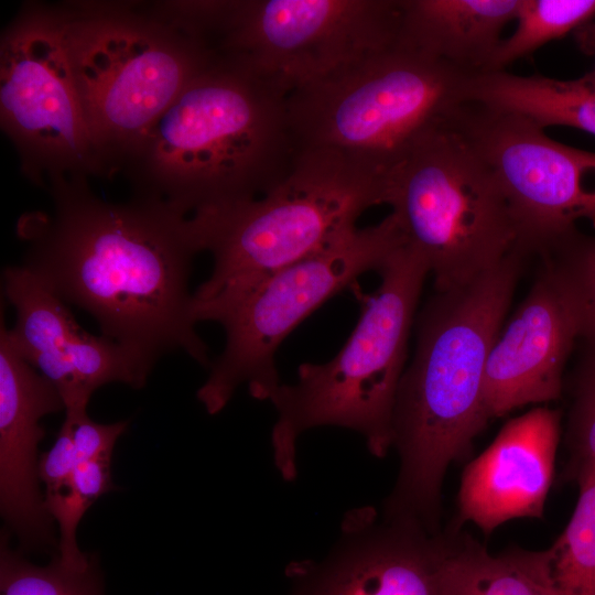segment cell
Masks as SVG:
<instances>
[{
    "mask_svg": "<svg viewBox=\"0 0 595 595\" xmlns=\"http://www.w3.org/2000/svg\"><path fill=\"white\" fill-rule=\"evenodd\" d=\"M527 257L519 250L461 288L436 293L418 316L415 351L392 420L399 473L382 516L439 534L448 466L490 420L485 371Z\"/></svg>",
    "mask_w": 595,
    "mask_h": 595,
    "instance_id": "obj_2",
    "label": "cell"
},
{
    "mask_svg": "<svg viewBox=\"0 0 595 595\" xmlns=\"http://www.w3.org/2000/svg\"><path fill=\"white\" fill-rule=\"evenodd\" d=\"M65 409L56 388L17 350L8 327L0 332V508L26 550L54 543L52 518L40 494V420Z\"/></svg>",
    "mask_w": 595,
    "mask_h": 595,
    "instance_id": "obj_16",
    "label": "cell"
},
{
    "mask_svg": "<svg viewBox=\"0 0 595 595\" xmlns=\"http://www.w3.org/2000/svg\"><path fill=\"white\" fill-rule=\"evenodd\" d=\"M583 342L584 351L573 379L567 424L570 477L581 467L595 464V340Z\"/></svg>",
    "mask_w": 595,
    "mask_h": 595,
    "instance_id": "obj_25",
    "label": "cell"
},
{
    "mask_svg": "<svg viewBox=\"0 0 595 595\" xmlns=\"http://www.w3.org/2000/svg\"><path fill=\"white\" fill-rule=\"evenodd\" d=\"M386 204V181L327 149L301 150L291 173L267 194L188 217L198 252L213 258L209 278L193 293L196 321L271 273L325 248Z\"/></svg>",
    "mask_w": 595,
    "mask_h": 595,
    "instance_id": "obj_5",
    "label": "cell"
},
{
    "mask_svg": "<svg viewBox=\"0 0 595 595\" xmlns=\"http://www.w3.org/2000/svg\"><path fill=\"white\" fill-rule=\"evenodd\" d=\"M560 432V412L544 405L507 422L462 474L458 522L489 534L509 520L542 518Z\"/></svg>",
    "mask_w": 595,
    "mask_h": 595,
    "instance_id": "obj_15",
    "label": "cell"
},
{
    "mask_svg": "<svg viewBox=\"0 0 595 595\" xmlns=\"http://www.w3.org/2000/svg\"><path fill=\"white\" fill-rule=\"evenodd\" d=\"M0 127L20 171L46 190L104 177L73 74L58 4L24 2L0 37Z\"/></svg>",
    "mask_w": 595,
    "mask_h": 595,
    "instance_id": "obj_11",
    "label": "cell"
},
{
    "mask_svg": "<svg viewBox=\"0 0 595 595\" xmlns=\"http://www.w3.org/2000/svg\"><path fill=\"white\" fill-rule=\"evenodd\" d=\"M429 273L423 258L404 242L379 270L375 292L351 289L360 314L337 355L322 364H301L295 382L277 389L270 399L277 411L271 446L284 480L298 476L299 437L314 428L353 430L374 456L388 454L409 336Z\"/></svg>",
    "mask_w": 595,
    "mask_h": 595,
    "instance_id": "obj_6",
    "label": "cell"
},
{
    "mask_svg": "<svg viewBox=\"0 0 595 595\" xmlns=\"http://www.w3.org/2000/svg\"><path fill=\"white\" fill-rule=\"evenodd\" d=\"M466 97L467 102L519 115L542 129L565 126L595 136V71L573 80L480 73L469 77Z\"/></svg>",
    "mask_w": 595,
    "mask_h": 595,
    "instance_id": "obj_20",
    "label": "cell"
},
{
    "mask_svg": "<svg viewBox=\"0 0 595 595\" xmlns=\"http://www.w3.org/2000/svg\"><path fill=\"white\" fill-rule=\"evenodd\" d=\"M440 534L353 509L328 553L288 564V595H440Z\"/></svg>",
    "mask_w": 595,
    "mask_h": 595,
    "instance_id": "obj_14",
    "label": "cell"
},
{
    "mask_svg": "<svg viewBox=\"0 0 595 595\" xmlns=\"http://www.w3.org/2000/svg\"><path fill=\"white\" fill-rule=\"evenodd\" d=\"M3 291L15 310L9 336L19 354L58 391L66 412L86 411L104 385L144 387L154 361L76 322L68 305L22 266L3 271Z\"/></svg>",
    "mask_w": 595,
    "mask_h": 595,
    "instance_id": "obj_13",
    "label": "cell"
},
{
    "mask_svg": "<svg viewBox=\"0 0 595 595\" xmlns=\"http://www.w3.org/2000/svg\"><path fill=\"white\" fill-rule=\"evenodd\" d=\"M57 4L85 118L109 180L215 56L166 0Z\"/></svg>",
    "mask_w": 595,
    "mask_h": 595,
    "instance_id": "obj_4",
    "label": "cell"
},
{
    "mask_svg": "<svg viewBox=\"0 0 595 595\" xmlns=\"http://www.w3.org/2000/svg\"><path fill=\"white\" fill-rule=\"evenodd\" d=\"M577 339L565 300L541 269L490 348L484 391L489 419L559 399L564 368Z\"/></svg>",
    "mask_w": 595,
    "mask_h": 595,
    "instance_id": "obj_17",
    "label": "cell"
},
{
    "mask_svg": "<svg viewBox=\"0 0 595 595\" xmlns=\"http://www.w3.org/2000/svg\"><path fill=\"white\" fill-rule=\"evenodd\" d=\"M80 461L69 426L64 421L52 447L39 458V478L45 485V490L66 482Z\"/></svg>",
    "mask_w": 595,
    "mask_h": 595,
    "instance_id": "obj_27",
    "label": "cell"
},
{
    "mask_svg": "<svg viewBox=\"0 0 595 595\" xmlns=\"http://www.w3.org/2000/svg\"><path fill=\"white\" fill-rule=\"evenodd\" d=\"M286 95L219 58L152 125L120 173L132 195L185 217L256 199L278 186L301 152Z\"/></svg>",
    "mask_w": 595,
    "mask_h": 595,
    "instance_id": "obj_3",
    "label": "cell"
},
{
    "mask_svg": "<svg viewBox=\"0 0 595 595\" xmlns=\"http://www.w3.org/2000/svg\"><path fill=\"white\" fill-rule=\"evenodd\" d=\"M440 595H556L545 550L491 554L466 533L440 534Z\"/></svg>",
    "mask_w": 595,
    "mask_h": 595,
    "instance_id": "obj_19",
    "label": "cell"
},
{
    "mask_svg": "<svg viewBox=\"0 0 595 595\" xmlns=\"http://www.w3.org/2000/svg\"><path fill=\"white\" fill-rule=\"evenodd\" d=\"M594 17L595 0H520L516 29L501 41L487 72L506 71L510 64Z\"/></svg>",
    "mask_w": 595,
    "mask_h": 595,
    "instance_id": "obj_23",
    "label": "cell"
},
{
    "mask_svg": "<svg viewBox=\"0 0 595 595\" xmlns=\"http://www.w3.org/2000/svg\"><path fill=\"white\" fill-rule=\"evenodd\" d=\"M82 461L111 457L117 440L128 428V421L102 424L93 421L87 411L66 412L64 420Z\"/></svg>",
    "mask_w": 595,
    "mask_h": 595,
    "instance_id": "obj_26",
    "label": "cell"
},
{
    "mask_svg": "<svg viewBox=\"0 0 595 595\" xmlns=\"http://www.w3.org/2000/svg\"><path fill=\"white\" fill-rule=\"evenodd\" d=\"M520 0H401L399 36L467 75L486 73Z\"/></svg>",
    "mask_w": 595,
    "mask_h": 595,
    "instance_id": "obj_18",
    "label": "cell"
},
{
    "mask_svg": "<svg viewBox=\"0 0 595 595\" xmlns=\"http://www.w3.org/2000/svg\"><path fill=\"white\" fill-rule=\"evenodd\" d=\"M467 75L407 43L391 45L290 93L300 150L327 149L385 181L467 102Z\"/></svg>",
    "mask_w": 595,
    "mask_h": 595,
    "instance_id": "obj_7",
    "label": "cell"
},
{
    "mask_svg": "<svg viewBox=\"0 0 595 595\" xmlns=\"http://www.w3.org/2000/svg\"><path fill=\"white\" fill-rule=\"evenodd\" d=\"M571 478L578 497L566 527L545 549L549 573L556 595H595V464Z\"/></svg>",
    "mask_w": 595,
    "mask_h": 595,
    "instance_id": "obj_21",
    "label": "cell"
},
{
    "mask_svg": "<svg viewBox=\"0 0 595 595\" xmlns=\"http://www.w3.org/2000/svg\"><path fill=\"white\" fill-rule=\"evenodd\" d=\"M177 13L216 57L286 96L399 37L401 0H177Z\"/></svg>",
    "mask_w": 595,
    "mask_h": 595,
    "instance_id": "obj_8",
    "label": "cell"
},
{
    "mask_svg": "<svg viewBox=\"0 0 595 595\" xmlns=\"http://www.w3.org/2000/svg\"><path fill=\"white\" fill-rule=\"evenodd\" d=\"M405 242L393 214L356 227L320 251L286 266L216 312L225 346L209 365L197 399L208 414L219 413L242 383L257 400L270 401L281 381L275 353L288 335L339 292L379 272Z\"/></svg>",
    "mask_w": 595,
    "mask_h": 595,
    "instance_id": "obj_10",
    "label": "cell"
},
{
    "mask_svg": "<svg viewBox=\"0 0 595 595\" xmlns=\"http://www.w3.org/2000/svg\"><path fill=\"white\" fill-rule=\"evenodd\" d=\"M537 256L565 300L578 339L595 340V235L575 227Z\"/></svg>",
    "mask_w": 595,
    "mask_h": 595,
    "instance_id": "obj_22",
    "label": "cell"
},
{
    "mask_svg": "<svg viewBox=\"0 0 595 595\" xmlns=\"http://www.w3.org/2000/svg\"><path fill=\"white\" fill-rule=\"evenodd\" d=\"M89 177L52 182V207L23 214L21 264L67 305L90 314L101 334L155 363L182 350L209 367L197 334L188 280L198 253L188 217L159 201L99 197Z\"/></svg>",
    "mask_w": 595,
    "mask_h": 595,
    "instance_id": "obj_1",
    "label": "cell"
},
{
    "mask_svg": "<svg viewBox=\"0 0 595 595\" xmlns=\"http://www.w3.org/2000/svg\"><path fill=\"white\" fill-rule=\"evenodd\" d=\"M1 595H104L96 563L85 566L65 564L56 556L48 565L39 566L24 560L8 545L2 534L0 545Z\"/></svg>",
    "mask_w": 595,
    "mask_h": 595,
    "instance_id": "obj_24",
    "label": "cell"
},
{
    "mask_svg": "<svg viewBox=\"0 0 595 595\" xmlns=\"http://www.w3.org/2000/svg\"><path fill=\"white\" fill-rule=\"evenodd\" d=\"M386 204L439 292L466 285L517 247L511 210L495 174L453 121L387 177Z\"/></svg>",
    "mask_w": 595,
    "mask_h": 595,
    "instance_id": "obj_9",
    "label": "cell"
},
{
    "mask_svg": "<svg viewBox=\"0 0 595 595\" xmlns=\"http://www.w3.org/2000/svg\"><path fill=\"white\" fill-rule=\"evenodd\" d=\"M453 126L495 174L517 230V247L538 255L576 227L595 221V153L559 143L532 121L465 102Z\"/></svg>",
    "mask_w": 595,
    "mask_h": 595,
    "instance_id": "obj_12",
    "label": "cell"
}]
</instances>
